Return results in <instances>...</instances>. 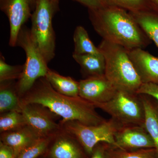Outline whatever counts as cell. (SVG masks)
Instances as JSON below:
<instances>
[{
  "instance_id": "obj_1",
  "label": "cell",
  "mask_w": 158,
  "mask_h": 158,
  "mask_svg": "<svg viewBox=\"0 0 158 158\" xmlns=\"http://www.w3.org/2000/svg\"><path fill=\"white\" fill-rule=\"evenodd\" d=\"M20 98L22 104L42 105L62 117V121H75L86 125L94 126L106 120L97 112L92 103L80 96H67L59 93L45 77L38 79Z\"/></svg>"
},
{
  "instance_id": "obj_2",
  "label": "cell",
  "mask_w": 158,
  "mask_h": 158,
  "mask_svg": "<svg viewBox=\"0 0 158 158\" xmlns=\"http://www.w3.org/2000/svg\"><path fill=\"white\" fill-rule=\"evenodd\" d=\"M88 10L91 24L103 40L127 50L143 49L150 44L151 40L127 10L113 5Z\"/></svg>"
},
{
  "instance_id": "obj_3",
  "label": "cell",
  "mask_w": 158,
  "mask_h": 158,
  "mask_svg": "<svg viewBox=\"0 0 158 158\" xmlns=\"http://www.w3.org/2000/svg\"><path fill=\"white\" fill-rule=\"evenodd\" d=\"M106 62L105 76L118 90L136 93L142 84L123 47L102 40L98 47Z\"/></svg>"
},
{
  "instance_id": "obj_4",
  "label": "cell",
  "mask_w": 158,
  "mask_h": 158,
  "mask_svg": "<svg viewBox=\"0 0 158 158\" xmlns=\"http://www.w3.org/2000/svg\"><path fill=\"white\" fill-rule=\"evenodd\" d=\"M59 0H36L31 19V36L48 63L55 56L56 35L52 19L59 10Z\"/></svg>"
},
{
  "instance_id": "obj_5",
  "label": "cell",
  "mask_w": 158,
  "mask_h": 158,
  "mask_svg": "<svg viewBox=\"0 0 158 158\" xmlns=\"http://www.w3.org/2000/svg\"><path fill=\"white\" fill-rule=\"evenodd\" d=\"M16 46L24 50L26 57L22 73L16 82V90L21 98L38 79L45 77L49 68L48 63L31 36L30 29L24 26L22 28L18 36Z\"/></svg>"
},
{
  "instance_id": "obj_6",
  "label": "cell",
  "mask_w": 158,
  "mask_h": 158,
  "mask_svg": "<svg viewBox=\"0 0 158 158\" xmlns=\"http://www.w3.org/2000/svg\"><path fill=\"white\" fill-rule=\"evenodd\" d=\"M93 105L109 114L121 126H144L145 113L140 94L118 90L109 101Z\"/></svg>"
},
{
  "instance_id": "obj_7",
  "label": "cell",
  "mask_w": 158,
  "mask_h": 158,
  "mask_svg": "<svg viewBox=\"0 0 158 158\" xmlns=\"http://www.w3.org/2000/svg\"><path fill=\"white\" fill-rule=\"evenodd\" d=\"M59 123L63 129L78 141L90 157L94 147L100 142L117 147L114 136L121 126L113 118L97 125H86L75 121L61 120Z\"/></svg>"
},
{
  "instance_id": "obj_8",
  "label": "cell",
  "mask_w": 158,
  "mask_h": 158,
  "mask_svg": "<svg viewBox=\"0 0 158 158\" xmlns=\"http://www.w3.org/2000/svg\"><path fill=\"white\" fill-rule=\"evenodd\" d=\"M21 112L28 125L41 137L54 136L62 129L56 122L57 115L42 105L35 103L22 104Z\"/></svg>"
},
{
  "instance_id": "obj_9",
  "label": "cell",
  "mask_w": 158,
  "mask_h": 158,
  "mask_svg": "<svg viewBox=\"0 0 158 158\" xmlns=\"http://www.w3.org/2000/svg\"><path fill=\"white\" fill-rule=\"evenodd\" d=\"M0 9L9 19V45L16 46L20 31L32 16L30 0H0Z\"/></svg>"
},
{
  "instance_id": "obj_10",
  "label": "cell",
  "mask_w": 158,
  "mask_h": 158,
  "mask_svg": "<svg viewBox=\"0 0 158 158\" xmlns=\"http://www.w3.org/2000/svg\"><path fill=\"white\" fill-rule=\"evenodd\" d=\"M79 82V96L93 104L109 101L118 90L105 75L87 78Z\"/></svg>"
},
{
  "instance_id": "obj_11",
  "label": "cell",
  "mask_w": 158,
  "mask_h": 158,
  "mask_svg": "<svg viewBox=\"0 0 158 158\" xmlns=\"http://www.w3.org/2000/svg\"><path fill=\"white\" fill-rule=\"evenodd\" d=\"M117 147L126 150L155 148L144 126H121L114 136Z\"/></svg>"
},
{
  "instance_id": "obj_12",
  "label": "cell",
  "mask_w": 158,
  "mask_h": 158,
  "mask_svg": "<svg viewBox=\"0 0 158 158\" xmlns=\"http://www.w3.org/2000/svg\"><path fill=\"white\" fill-rule=\"evenodd\" d=\"M129 56L142 83L158 85V58L143 48L128 50Z\"/></svg>"
},
{
  "instance_id": "obj_13",
  "label": "cell",
  "mask_w": 158,
  "mask_h": 158,
  "mask_svg": "<svg viewBox=\"0 0 158 158\" xmlns=\"http://www.w3.org/2000/svg\"><path fill=\"white\" fill-rule=\"evenodd\" d=\"M53 140L49 153L51 158H90L78 141L62 127L54 136Z\"/></svg>"
},
{
  "instance_id": "obj_14",
  "label": "cell",
  "mask_w": 158,
  "mask_h": 158,
  "mask_svg": "<svg viewBox=\"0 0 158 158\" xmlns=\"http://www.w3.org/2000/svg\"><path fill=\"white\" fill-rule=\"evenodd\" d=\"M41 138L29 125L16 131L1 133V141L12 148L15 158L25 148Z\"/></svg>"
},
{
  "instance_id": "obj_15",
  "label": "cell",
  "mask_w": 158,
  "mask_h": 158,
  "mask_svg": "<svg viewBox=\"0 0 158 158\" xmlns=\"http://www.w3.org/2000/svg\"><path fill=\"white\" fill-rule=\"evenodd\" d=\"M73 58L81 66L82 74L85 78L105 75L106 62L102 54L76 55Z\"/></svg>"
},
{
  "instance_id": "obj_16",
  "label": "cell",
  "mask_w": 158,
  "mask_h": 158,
  "mask_svg": "<svg viewBox=\"0 0 158 158\" xmlns=\"http://www.w3.org/2000/svg\"><path fill=\"white\" fill-rule=\"evenodd\" d=\"M0 113L11 111L21 112V98L16 88L15 81L0 83Z\"/></svg>"
},
{
  "instance_id": "obj_17",
  "label": "cell",
  "mask_w": 158,
  "mask_h": 158,
  "mask_svg": "<svg viewBox=\"0 0 158 158\" xmlns=\"http://www.w3.org/2000/svg\"><path fill=\"white\" fill-rule=\"evenodd\" d=\"M45 77L59 93L67 96H79V82L73 78L63 76L49 68Z\"/></svg>"
},
{
  "instance_id": "obj_18",
  "label": "cell",
  "mask_w": 158,
  "mask_h": 158,
  "mask_svg": "<svg viewBox=\"0 0 158 158\" xmlns=\"http://www.w3.org/2000/svg\"><path fill=\"white\" fill-rule=\"evenodd\" d=\"M144 105V127L154 142L158 154V111L154 102L148 95L140 94Z\"/></svg>"
},
{
  "instance_id": "obj_19",
  "label": "cell",
  "mask_w": 158,
  "mask_h": 158,
  "mask_svg": "<svg viewBox=\"0 0 158 158\" xmlns=\"http://www.w3.org/2000/svg\"><path fill=\"white\" fill-rule=\"evenodd\" d=\"M139 25L158 48V13L154 11L130 12Z\"/></svg>"
},
{
  "instance_id": "obj_20",
  "label": "cell",
  "mask_w": 158,
  "mask_h": 158,
  "mask_svg": "<svg viewBox=\"0 0 158 158\" xmlns=\"http://www.w3.org/2000/svg\"><path fill=\"white\" fill-rule=\"evenodd\" d=\"M74 51L76 55H101L98 47H96L90 40L87 31L84 27L78 26L73 34Z\"/></svg>"
},
{
  "instance_id": "obj_21",
  "label": "cell",
  "mask_w": 158,
  "mask_h": 158,
  "mask_svg": "<svg viewBox=\"0 0 158 158\" xmlns=\"http://www.w3.org/2000/svg\"><path fill=\"white\" fill-rule=\"evenodd\" d=\"M105 153L106 158H158L155 148L126 150L107 143Z\"/></svg>"
},
{
  "instance_id": "obj_22",
  "label": "cell",
  "mask_w": 158,
  "mask_h": 158,
  "mask_svg": "<svg viewBox=\"0 0 158 158\" xmlns=\"http://www.w3.org/2000/svg\"><path fill=\"white\" fill-rule=\"evenodd\" d=\"M27 125V122L21 112L11 111L1 114V133L16 131Z\"/></svg>"
},
{
  "instance_id": "obj_23",
  "label": "cell",
  "mask_w": 158,
  "mask_h": 158,
  "mask_svg": "<svg viewBox=\"0 0 158 158\" xmlns=\"http://www.w3.org/2000/svg\"><path fill=\"white\" fill-rule=\"evenodd\" d=\"M55 135L40 138L25 148L16 158H37L42 155L46 151Z\"/></svg>"
},
{
  "instance_id": "obj_24",
  "label": "cell",
  "mask_w": 158,
  "mask_h": 158,
  "mask_svg": "<svg viewBox=\"0 0 158 158\" xmlns=\"http://www.w3.org/2000/svg\"><path fill=\"white\" fill-rule=\"evenodd\" d=\"M23 69V65H11L7 64L2 53L0 56V83L19 80Z\"/></svg>"
},
{
  "instance_id": "obj_25",
  "label": "cell",
  "mask_w": 158,
  "mask_h": 158,
  "mask_svg": "<svg viewBox=\"0 0 158 158\" xmlns=\"http://www.w3.org/2000/svg\"><path fill=\"white\" fill-rule=\"evenodd\" d=\"M111 5L130 12L153 11L147 0H106Z\"/></svg>"
},
{
  "instance_id": "obj_26",
  "label": "cell",
  "mask_w": 158,
  "mask_h": 158,
  "mask_svg": "<svg viewBox=\"0 0 158 158\" xmlns=\"http://www.w3.org/2000/svg\"><path fill=\"white\" fill-rule=\"evenodd\" d=\"M136 93L151 97L158 103V85L153 83H142Z\"/></svg>"
},
{
  "instance_id": "obj_27",
  "label": "cell",
  "mask_w": 158,
  "mask_h": 158,
  "mask_svg": "<svg viewBox=\"0 0 158 158\" xmlns=\"http://www.w3.org/2000/svg\"><path fill=\"white\" fill-rule=\"evenodd\" d=\"M87 7L88 9H97L103 8L110 4L106 0H74Z\"/></svg>"
},
{
  "instance_id": "obj_28",
  "label": "cell",
  "mask_w": 158,
  "mask_h": 158,
  "mask_svg": "<svg viewBox=\"0 0 158 158\" xmlns=\"http://www.w3.org/2000/svg\"><path fill=\"white\" fill-rule=\"evenodd\" d=\"M106 142H100L94 148L93 152L90 158H106Z\"/></svg>"
},
{
  "instance_id": "obj_29",
  "label": "cell",
  "mask_w": 158,
  "mask_h": 158,
  "mask_svg": "<svg viewBox=\"0 0 158 158\" xmlns=\"http://www.w3.org/2000/svg\"><path fill=\"white\" fill-rule=\"evenodd\" d=\"M0 158H15L12 148L2 141L0 142Z\"/></svg>"
},
{
  "instance_id": "obj_30",
  "label": "cell",
  "mask_w": 158,
  "mask_h": 158,
  "mask_svg": "<svg viewBox=\"0 0 158 158\" xmlns=\"http://www.w3.org/2000/svg\"><path fill=\"white\" fill-rule=\"evenodd\" d=\"M153 11L158 13V0H147Z\"/></svg>"
},
{
  "instance_id": "obj_31",
  "label": "cell",
  "mask_w": 158,
  "mask_h": 158,
  "mask_svg": "<svg viewBox=\"0 0 158 158\" xmlns=\"http://www.w3.org/2000/svg\"><path fill=\"white\" fill-rule=\"evenodd\" d=\"M36 0H30L32 11H34V9H35V5H36Z\"/></svg>"
},
{
  "instance_id": "obj_32",
  "label": "cell",
  "mask_w": 158,
  "mask_h": 158,
  "mask_svg": "<svg viewBox=\"0 0 158 158\" xmlns=\"http://www.w3.org/2000/svg\"><path fill=\"white\" fill-rule=\"evenodd\" d=\"M156 106L157 109L158 111V103L157 102H156Z\"/></svg>"
}]
</instances>
